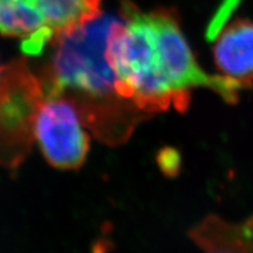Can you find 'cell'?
<instances>
[{
    "instance_id": "cell-1",
    "label": "cell",
    "mask_w": 253,
    "mask_h": 253,
    "mask_svg": "<svg viewBox=\"0 0 253 253\" xmlns=\"http://www.w3.org/2000/svg\"><path fill=\"white\" fill-rule=\"evenodd\" d=\"M121 19L110 33L107 56L118 91L153 116L170 108L184 113L195 88H208L227 103H236L244 86L211 75L199 65L173 8L143 11L123 0Z\"/></svg>"
},
{
    "instance_id": "cell-2",
    "label": "cell",
    "mask_w": 253,
    "mask_h": 253,
    "mask_svg": "<svg viewBox=\"0 0 253 253\" xmlns=\"http://www.w3.org/2000/svg\"><path fill=\"white\" fill-rule=\"evenodd\" d=\"M118 18L102 14L54 41L49 66L40 79L45 96H61L78 110L86 128L109 145L128 141L150 116L118 91L107 46Z\"/></svg>"
},
{
    "instance_id": "cell-3",
    "label": "cell",
    "mask_w": 253,
    "mask_h": 253,
    "mask_svg": "<svg viewBox=\"0 0 253 253\" xmlns=\"http://www.w3.org/2000/svg\"><path fill=\"white\" fill-rule=\"evenodd\" d=\"M101 13V0H0V36L20 38L36 55Z\"/></svg>"
},
{
    "instance_id": "cell-4",
    "label": "cell",
    "mask_w": 253,
    "mask_h": 253,
    "mask_svg": "<svg viewBox=\"0 0 253 253\" xmlns=\"http://www.w3.org/2000/svg\"><path fill=\"white\" fill-rule=\"evenodd\" d=\"M45 99L40 79L25 60L2 66L0 73V164L17 167L34 141V125Z\"/></svg>"
},
{
    "instance_id": "cell-5",
    "label": "cell",
    "mask_w": 253,
    "mask_h": 253,
    "mask_svg": "<svg viewBox=\"0 0 253 253\" xmlns=\"http://www.w3.org/2000/svg\"><path fill=\"white\" fill-rule=\"evenodd\" d=\"M86 126L77 108L61 96H45L34 125V140L50 166L78 169L89 151Z\"/></svg>"
},
{
    "instance_id": "cell-6",
    "label": "cell",
    "mask_w": 253,
    "mask_h": 253,
    "mask_svg": "<svg viewBox=\"0 0 253 253\" xmlns=\"http://www.w3.org/2000/svg\"><path fill=\"white\" fill-rule=\"evenodd\" d=\"M213 60L223 77L244 88L253 84V21L238 18L226 21L214 37Z\"/></svg>"
},
{
    "instance_id": "cell-7",
    "label": "cell",
    "mask_w": 253,
    "mask_h": 253,
    "mask_svg": "<svg viewBox=\"0 0 253 253\" xmlns=\"http://www.w3.org/2000/svg\"><path fill=\"white\" fill-rule=\"evenodd\" d=\"M189 237L208 252H253V217L240 223H230L218 216L205 217Z\"/></svg>"
},
{
    "instance_id": "cell-8",
    "label": "cell",
    "mask_w": 253,
    "mask_h": 253,
    "mask_svg": "<svg viewBox=\"0 0 253 253\" xmlns=\"http://www.w3.org/2000/svg\"><path fill=\"white\" fill-rule=\"evenodd\" d=\"M1 71H2V66L0 65V73H1Z\"/></svg>"
}]
</instances>
